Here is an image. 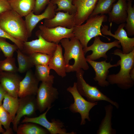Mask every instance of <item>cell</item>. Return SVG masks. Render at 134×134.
<instances>
[{"label": "cell", "mask_w": 134, "mask_h": 134, "mask_svg": "<svg viewBox=\"0 0 134 134\" xmlns=\"http://www.w3.org/2000/svg\"><path fill=\"white\" fill-rule=\"evenodd\" d=\"M60 42L64 49L63 56L66 72L89 69L82 46L77 38L74 36L70 39L64 38Z\"/></svg>", "instance_id": "obj_1"}, {"label": "cell", "mask_w": 134, "mask_h": 134, "mask_svg": "<svg viewBox=\"0 0 134 134\" xmlns=\"http://www.w3.org/2000/svg\"><path fill=\"white\" fill-rule=\"evenodd\" d=\"M112 54L120 57V59L118 61L120 68L117 73L108 75L107 80L110 84H116L123 90L131 88L134 84V81L130 74L131 70L134 68V50L129 53L125 54L118 48Z\"/></svg>", "instance_id": "obj_2"}, {"label": "cell", "mask_w": 134, "mask_h": 134, "mask_svg": "<svg viewBox=\"0 0 134 134\" xmlns=\"http://www.w3.org/2000/svg\"><path fill=\"white\" fill-rule=\"evenodd\" d=\"M0 27L11 36L22 42L29 37L25 21L13 9L0 14Z\"/></svg>", "instance_id": "obj_3"}, {"label": "cell", "mask_w": 134, "mask_h": 134, "mask_svg": "<svg viewBox=\"0 0 134 134\" xmlns=\"http://www.w3.org/2000/svg\"><path fill=\"white\" fill-rule=\"evenodd\" d=\"M107 20V17L104 14L98 15L89 17L85 24L74 27V36L79 40L83 48L87 47L90 40L97 36H102L110 40V38L102 34L101 31L102 23Z\"/></svg>", "instance_id": "obj_4"}, {"label": "cell", "mask_w": 134, "mask_h": 134, "mask_svg": "<svg viewBox=\"0 0 134 134\" xmlns=\"http://www.w3.org/2000/svg\"><path fill=\"white\" fill-rule=\"evenodd\" d=\"M84 71L81 69L76 72V88L79 94L85 97L87 100L92 102L104 101L109 103L117 109L119 108L118 103L114 101L102 93L96 86H92L87 83L83 77Z\"/></svg>", "instance_id": "obj_5"}, {"label": "cell", "mask_w": 134, "mask_h": 134, "mask_svg": "<svg viewBox=\"0 0 134 134\" xmlns=\"http://www.w3.org/2000/svg\"><path fill=\"white\" fill-rule=\"evenodd\" d=\"M67 91L71 94L74 100L73 103L69 106V109L73 113L80 114L81 117L80 125H85L86 119L89 121H91L89 116L90 111L93 108L98 104V102H90L84 99L78 92L76 82L74 83L72 86L67 88Z\"/></svg>", "instance_id": "obj_6"}, {"label": "cell", "mask_w": 134, "mask_h": 134, "mask_svg": "<svg viewBox=\"0 0 134 134\" xmlns=\"http://www.w3.org/2000/svg\"><path fill=\"white\" fill-rule=\"evenodd\" d=\"M54 83L42 82L38 87L36 98L38 110L40 112L49 107L58 98L57 89L53 86Z\"/></svg>", "instance_id": "obj_7"}, {"label": "cell", "mask_w": 134, "mask_h": 134, "mask_svg": "<svg viewBox=\"0 0 134 134\" xmlns=\"http://www.w3.org/2000/svg\"><path fill=\"white\" fill-rule=\"evenodd\" d=\"M52 107L47 108L44 113L39 116L33 118L24 116V118L22 123L30 122L40 125L47 129L51 134H75L76 133L72 132L68 133L64 128V123L59 120L52 119L51 122L46 118V114Z\"/></svg>", "instance_id": "obj_8"}, {"label": "cell", "mask_w": 134, "mask_h": 134, "mask_svg": "<svg viewBox=\"0 0 134 134\" xmlns=\"http://www.w3.org/2000/svg\"><path fill=\"white\" fill-rule=\"evenodd\" d=\"M119 41L117 39L110 42H104L100 39V37L97 36L94 37L93 44L91 45L83 48V51L85 54L88 52L91 51L92 53L86 56V58L95 61L101 58L107 60V56L106 52L112 48L116 47L118 48H121Z\"/></svg>", "instance_id": "obj_9"}, {"label": "cell", "mask_w": 134, "mask_h": 134, "mask_svg": "<svg viewBox=\"0 0 134 134\" xmlns=\"http://www.w3.org/2000/svg\"><path fill=\"white\" fill-rule=\"evenodd\" d=\"M39 30L37 31L35 35L39 34L46 41L57 44L64 38H70L74 36L73 28L68 29L60 26L49 28L43 25L39 26Z\"/></svg>", "instance_id": "obj_10"}, {"label": "cell", "mask_w": 134, "mask_h": 134, "mask_svg": "<svg viewBox=\"0 0 134 134\" xmlns=\"http://www.w3.org/2000/svg\"><path fill=\"white\" fill-rule=\"evenodd\" d=\"M36 35L38 38V39L23 42L21 51L27 55L38 52L52 56L56 48L57 44L46 41L40 35Z\"/></svg>", "instance_id": "obj_11"}, {"label": "cell", "mask_w": 134, "mask_h": 134, "mask_svg": "<svg viewBox=\"0 0 134 134\" xmlns=\"http://www.w3.org/2000/svg\"><path fill=\"white\" fill-rule=\"evenodd\" d=\"M112 23H110L109 30L107 26L102 25V28L101 29L102 34L112 36L118 40L122 47L123 53L125 54L129 53L134 50V37L130 38L128 36L126 31L124 28L125 24V23L120 24L114 34H113L111 31Z\"/></svg>", "instance_id": "obj_12"}, {"label": "cell", "mask_w": 134, "mask_h": 134, "mask_svg": "<svg viewBox=\"0 0 134 134\" xmlns=\"http://www.w3.org/2000/svg\"><path fill=\"white\" fill-rule=\"evenodd\" d=\"M35 96H28L19 99V105L14 119L12 123L13 130L16 132L21 118L25 115L31 116L38 110Z\"/></svg>", "instance_id": "obj_13"}, {"label": "cell", "mask_w": 134, "mask_h": 134, "mask_svg": "<svg viewBox=\"0 0 134 134\" xmlns=\"http://www.w3.org/2000/svg\"><path fill=\"white\" fill-rule=\"evenodd\" d=\"M86 59L87 62L92 67L95 71V76L93 79L94 80L97 82L98 85L101 87L108 86L110 84L106 79L109 72V69L111 68L119 66L118 61L116 64L112 65L110 62H106V59L100 62H97Z\"/></svg>", "instance_id": "obj_14"}, {"label": "cell", "mask_w": 134, "mask_h": 134, "mask_svg": "<svg viewBox=\"0 0 134 134\" xmlns=\"http://www.w3.org/2000/svg\"><path fill=\"white\" fill-rule=\"evenodd\" d=\"M57 5L50 0L44 11L41 14L36 15L32 11L25 17V20L27 33L30 37L32 32L39 22L43 19H51L55 15V9Z\"/></svg>", "instance_id": "obj_15"}, {"label": "cell", "mask_w": 134, "mask_h": 134, "mask_svg": "<svg viewBox=\"0 0 134 134\" xmlns=\"http://www.w3.org/2000/svg\"><path fill=\"white\" fill-rule=\"evenodd\" d=\"M99 0H73L72 3L76 7L74 17L75 25L82 24L94 9Z\"/></svg>", "instance_id": "obj_16"}, {"label": "cell", "mask_w": 134, "mask_h": 134, "mask_svg": "<svg viewBox=\"0 0 134 134\" xmlns=\"http://www.w3.org/2000/svg\"><path fill=\"white\" fill-rule=\"evenodd\" d=\"M21 77L16 72L0 71V83L7 93L15 98H18Z\"/></svg>", "instance_id": "obj_17"}, {"label": "cell", "mask_w": 134, "mask_h": 134, "mask_svg": "<svg viewBox=\"0 0 134 134\" xmlns=\"http://www.w3.org/2000/svg\"><path fill=\"white\" fill-rule=\"evenodd\" d=\"M39 82L31 69L28 71L24 78L20 82L18 97L21 98L28 96L36 95Z\"/></svg>", "instance_id": "obj_18"}, {"label": "cell", "mask_w": 134, "mask_h": 134, "mask_svg": "<svg viewBox=\"0 0 134 134\" xmlns=\"http://www.w3.org/2000/svg\"><path fill=\"white\" fill-rule=\"evenodd\" d=\"M75 14H71L68 12L60 11L55 12V16L51 19H45L43 25L49 28L60 26L70 29L75 26Z\"/></svg>", "instance_id": "obj_19"}, {"label": "cell", "mask_w": 134, "mask_h": 134, "mask_svg": "<svg viewBox=\"0 0 134 134\" xmlns=\"http://www.w3.org/2000/svg\"><path fill=\"white\" fill-rule=\"evenodd\" d=\"M126 0H118L116 3L113 4L111 10L108 14L109 22L119 24L126 22L128 6Z\"/></svg>", "instance_id": "obj_20"}, {"label": "cell", "mask_w": 134, "mask_h": 134, "mask_svg": "<svg viewBox=\"0 0 134 134\" xmlns=\"http://www.w3.org/2000/svg\"><path fill=\"white\" fill-rule=\"evenodd\" d=\"M48 66L50 69L54 70L59 76L62 78L66 76L65 65L63 55L62 48L61 44H57Z\"/></svg>", "instance_id": "obj_21"}, {"label": "cell", "mask_w": 134, "mask_h": 134, "mask_svg": "<svg viewBox=\"0 0 134 134\" xmlns=\"http://www.w3.org/2000/svg\"><path fill=\"white\" fill-rule=\"evenodd\" d=\"M110 104L104 107L105 114L97 130V134H115L116 131L112 128V119L113 107Z\"/></svg>", "instance_id": "obj_22"}, {"label": "cell", "mask_w": 134, "mask_h": 134, "mask_svg": "<svg viewBox=\"0 0 134 134\" xmlns=\"http://www.w3.org/2000/svg\"><path fill=\"white\" fill-rule=\"evenodd\" d=\"M35 0H8L12 9L22 17H25L34 9Z\"/></svg>", "instance_id": "obj_23"}, {"label": "cell", "mask_w": 134, "mask_h": 134, "mask_svg": "<svg viewBox=\"0 0 134 134\" xmlns=\"http://www.w3.org/2000/svg\"><path fill=\"white\" fill-rule=\"evenodd\" d=\"M3 108L8 113L10 121H14L19 105V99L14 97L7 93L5 94L2 104Z\"/></svg>", "instance_id": "obj_24"}, {"label": "cell", "mask_w": 134, "mask_h": 134, "mask_svg": "<svg viewBox=\"0 0 134 134\" xmlns=\"http://www.w3.org/2000/svg\"><path fill=\"white\" fill-rule=\"evenodd\" d=\"M17 134H47L49 133L46 129L39 126L28 122L21 124L18 127Z\"/></svg>", "instance_id": "obj_25"}, {"label": "cell", "mask_w": 134, "mask_h": 134, "mask_svg": "<svg viewBox=\"0 0 134 134\" xmlns=\"http://www.w3.org/2000/svg\"><path fill=\"white\" fill-rule=\"evenodd\" d=\"M16 51L18 64V72L21 73H24L34 66L28 55L23 53L19 49Z\"/></svg>", "instance_id": "obj_26"}, {"label": "cell", "mask_w": 134, "mask_h": 134, "mask_svg": "<svg viewBox=\"0 0 134 134\" xmlns=\"http://www.w3.org/2000/svg\"><path fill=\"white\" fill-rule=\"evenodd\" d=\"M35 67L34 74L39 81L54 83V77L50 74L51 69L48 65H37Z\"/></svg>", "instance_id": "obj_27"}, {"label": "cell", "mask_w": 134, "mask_h": 134, "mask_svg": "<svg viewBox=\"0 0 134 134\" xmlns=\"http://www.w3.org/2000/svg\"><path fill=\"white\" fill-rule=\"evenodd\" d=\"M116 0H99L95 8L89 17L100 14L104 15L108 14L111 10L113 3Z\"/></svg>", "instance_id": "obj_28"}, {"label": "cell", "mask_w": 134, "mask_h": 134, "mask_svg": "<svg viewBox=\"0 0 134 134\" xmlns=\"http://www.w3.org/2000/svg\"><path fill=\"white\" fill-rule=\"evenodd\" d=\"M127 5V16L124 27L129 36L134 35V7L132 6V0L128 1Z\"/></svg>", "instance_id": "obj_29"}, {"label": "cell", "mask_w": 134, "mask_h": 134, "mask_svg": "<svg viewBox=\"0 0 134 134\" xmlns=\"http://www.w3.org/2000/svg\"><path fill=\"white\" fill-rule=\"evenodd\" d=\"M53 3L57 5V8L55 9V12L63 11L68 12L71 14H75L76 8L72 3L73 0H51Z\"/></svg>", "instance_id": "obj_30"}, {"label": "cell", "mask_w": 134, "mask_h": 134, "mask_svg": "<svg viewBox=\"0 0 134 134\" xmlns=\"http://www.w3.org/2000/svg\"><path fill=\"white\" fill-rule=\"evenodd\" d=\"M33 65H48L52 56L38 52L32 53L29 55Z\"/></svg>", "instance_id": "obj_31"}, {"label": "cell", "mask_w": 134, "mask_h": 134, "mask_svg": "<svg viewBox=\"0 0 134 134\" xmlns=\"http://www.w3.org/2000/svg\"><path fill=\"white\" fill-rule=\"evenodd\" d=\"M18 49L15 44H11L6 41V38L0 37V49L6 58L13 57L14 52Z\"/></svg>", "instance_id": "obj_32"}, {"label": "cell", "mask_w": 134, "mask_h": 134, "mask_svg": "<svg viewBox=\"0 0 134 134\" xmlns=\"http://www.w3.org/2000/svg\"><path fill=\"white\" fill-rule=\"evenodd\" d=\"M16 72H18V67L16 64L15 59L13 57H7L0 61V71Z\"/></svg>", "instance_id": "obj_33"}, {"label": "cell", "mask_w": 134, "mask_h": 134, "mask_svg": "<svg viewBox=\"0 0 134 134\" xmlns=\"http://www.w3.org/2000/svg\"><path fill=\"white\" fill-rule=\"evenodd\" d=\"M0 123L6 129L3 134H11L13 133L12 129L10 127L11 122L9 114L2 105L0 106Z\"/></svg>", "instance_id": "obj_34"}, {"label": "cell", "mask_w": 134, "mask_h": 134, "mask_svg": "<svg viewBox=\"0 0 134 134\" xmlns=\"http://www.w3.org/2000/svg\"><path fill=\"white\" fill-rule=\"evenodd\" d=\"M51 0H35L34 6L33 10L34 14H40L45 9Z\"/></svg>", "instance_id": "obj_35"}, {"label": "cell", "mask_w": 134, "mask_h": 134, "mask_svg": "<svg viewBox=\"0 0 134 134\" xmlns=\"http://www.w3.org/2000/svg\"><path fill=\"white\" fill-rule=\"evenodd\" d=\"M0 37H3L10 40L17 46L19 49L21 51L22 50L23 42L18 41L11 36L0 27Z\"/></svg>", "instance_id": "obj_36"}, {"label": "cell", "mask_w": 134, "mask_h": 134, "mask_svg": "<svg viewBox=\"0 0 134 134\" xmlns=\"http://www.w3.org/2000/svg\"><path fill=\"white\" fill-rule=\"evenodd\" d=\"M12 9L8 0H0V14Z\"/></svg>", "instance_id": "obj_37"}, {"label": "cell", "mask_w": 134, "mask_h": 134, "mask_svg": "<svg viewBox=\"0 0 134 134\" xmlns=\"http://www.w3.org/2000/svg\"><path fill=\"white\" fill-rule=\"evenodd\" d=\"M6 92L0 83V106L2 105V102Z\"/></svg>", "instance_id": "obj_38"}, {"label": "cell", "mask_w": 134, "mask_h": 134, "mask_svg": "<svg viewBox=\"0 0 134 134\" xmlns=\"http://www.w3.org/2000/svg\"><path fill=\"white\" fill-rule=\"evenodd\" d=\"M130 74L132 79L133 81H134V68L131 70Z\"/></svg>", "instance_id": "obj_39"}, {"label": "cell", "mask_w": 134, "mask_h": 134, "mask_svg": "<svg viewBox=\"0 0 134 134\" xmlns=\"http://www.w3.org/2000/svg\"><path fill=\"white\" fill-rule=\"evenodd\" d=\"M2 125L0 123V133L3 134L5 132V131L2 128Z\"/></svg>", "instance_id": "obj_40"}, {"label": "cell", "mask_w": 134, "mask_h": 134, "mask_svg": "<svg viewBox=\"0 0 134 134\" xmlns=\"http://www.w3.org/2000/svg\"><path fill=\"white\" fill-rule=\"evenodd\" d=\"M127 0L128 1H129V0Z\"/></svg>", "instance_id": "obj_41"}, {"label": "cell", "mask_w": 134, "mask_h": 134, "mask_svg": "<svg viewBox=\"0 0 134 134\" xmlns=\"http://www.w3.org/2000/svg\"><path fill=\"white\" fill-rule=\"evenodd\" d=\"M1 51V50L0 49V51Z\"/></svg>", "instance_id": "obj_42"}]
</instances>
